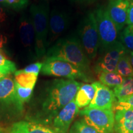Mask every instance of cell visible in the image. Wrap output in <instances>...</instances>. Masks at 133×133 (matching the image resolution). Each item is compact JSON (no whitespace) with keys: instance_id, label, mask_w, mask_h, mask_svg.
<instances>
[{"instance_id":"4","label":"cell","mask_w":133,"mask_h":133,"mask_svg":"<svg viewBox=\"0 0 133 133\" xmlns=\"http://www.w3.org/2000/svg\"><path fill=\"white\" fill-rule=\"evenodd\" d=\"M79 40L89 60L94 59L99 48V36L95 13L88 12L83 17L78 29Z\"/></svg>"},{"instance_id":"5","label":"cell","mask_w":133,"mask_h":133,"mask_svg":"<svg viewBox=\"0 0 133 133\" xmlns=\"http://www.w3.org/2000/svg\"><path fill=\"white\" fill-rule=\"evenodd\" d=\"M94 13L99 36V51L102 54L117 41L118 31L106 8H99Z\"/></svg>"},{"instance_id":"17","label":"cell","mask_w":133,"mask_h":133,"mask_svg":"<svg viewBox=\"0 0 133 133\" xmlns=\"http://www.w3.org/2000/svg\"><path fill=\"white\" fill-rule=\"evenodd\" d=\"M96 90L92 84H82L75 98L78 108L87 107L95 96Z\"/></svg>"},{"instance_id":"6","label":"cell","mask_w":133,"mask_h":133,"mask_svg":"<svg viewBox=\"0 0 133 133\" xmlns=\"http://www.w3.org/2000/svg\"><path fill=\"white\" fill-rule=\"evenodd\" d=\"M41 72L43 75L64 77L70 79H79L88 81V76L70 63L55 59H46L43 64Z\"/></svg>"},{"instance_id":"3","label":"cell","mask_w":133,"mask_h":133,"mask_svg":"<svg viewBox=\"0 0 133 133\" xmlns=\"http://www.w3.org/2000/svg\"><path fill=\"white\" fill-rule=\"evenodd\" d=\"M30 14L35 35V49L38 57H41L45 55L47 48L49 20V3L42 2L32 4L30 7Z\"/></svg>"},{"instance_id":"33","label":"cell","mask_w":133,"mask_h":133,"mask_svg":"<svg viewBox=\"0 0 133 133\" xmlns=\"http://www.w3.org/2000/svg\"><path fill=\"white\" fill-rule=\"evenodd\" d=\"M5 76H5L4 75H3L2 73L0 72V79H1L2 78H3L5 77Z\"/></svg>"},{"instance_id":"19","label":"cell","mask_w":133,"mask_h":133,"mask_svg":"<svg viewBox=\"0 0 133 133\" xmlns=\"http://www.w3.org/2000/svg\"><path fill=\"white\" fill-rule=\"evenodd\" d=\"M100 82L109 88H115L120 85L124 78L116 72L104 71L98 74Z\"/></svg>"},{"instance_id":"32","label":"cell","mask_w":133,"mask_h":133,"mask_svg":"<svg viewBox=\"0 0 133 133\" xmlns=\"http://www.w3.org/2000/svg\"><path fill=\"white\" fill-rule=\"evenodd\" d=\"M129 61H130V63L131 64V66H132L133 69V51H129Z\"/></svg>"},{"instance_id":"31","label":"cell","mask_w":133,"mask_h":133,"mask_svg":"<svg viewBox=\"0 0 133 133\" xmlns=\"http://www.w3.org/2000/svg\"><path fill=\"white\" fill-rule=\"evenodd\" d=\"M6 43H7V38H6V36L0 33V51L2 52L1 49L4 48V45L6 44Z\"/></svg>"},{"instance_id":"24","label":"cell","mask_w":133,"mask_h":133,"mask_svg":"<svg viewBox=\"0 0 133 133\" xmlns=\"http://www.w3.org/2000/svg\"><path fill=\"white\" fill-rule=\"evenodd\" d=\"M120 41L129 51H133V26L128 25L120 34Z\"/></svg>"},{"instance_id":"25","label":"cell","mask_w":133,"mask_h":133,"mask_svg":"<svg viewBox=\"0 0 133 133\" xmlns=\"http://www.w3.org/2000/svg\"><path fill=\"white\" fill-rule=\"evenodd\" d=\"M16 65L14 62L4 56V53L0 51V72L5 76L16 71Z\"/></svg>"},{"instance_id":"20","label":"cell","mask_w":133,"mask_h":133,"mask_svg":"<svg viewBox=\"0 0 133 133\" xmlns=\"http://www.w3.org/2000/svg\"><path fill=\"white\" fill-rule=\"evenodd\" d=\"M15 81L20 86L26 88L33 89L37 80L38 75L21 72L19 70L14 72Z\"/></svg>"},{"instance_id":"22","label":"cell","mask_w":133,"mask_h":133,"mask_svg":"<svg viewBox=\"0 0 133 133\" xmlns=\"http://www.w3.org/2000/svg\"><path fill=\"white\" fill-rule=\"evenodd\" d=\"M33 89L22 87L15 81V97L18 107L22 108L24 103L29 101L32 95Z\"/></svg>"},{"instance_id":"10","label":"cell","mask_w":133,"mask_h":133,"mask_svg":"<svg viewBox=\"0 0 133 133\" xmlns=\"http://www.w3.org/2000/svg\"><path fill=\"white\" fill-rule=\"evenodd\" d=\"M95 88V96L87 107L101 110H113L115 103L114 91L99 81L92 83Z\"/></svg>"},{"instance_id":"18","label":"cell","mask_w":133,"mask_h":133,"mask_svg":"<svg viewBox=\"0 0 133 133\" xmlns=\"http://www.w3.org/2000/svg\"><path fill=\"white\" fill-rule=\"evenodd\" d=\"M114 93L117 101L125 99L133 94V77L124 78L120 85L114 88Z\"/></svg>"},{"instance_id":"21","label":"cell","mask_w":133,"mask_h":133,"mask_svg":"<svg viewBox=\"0 0 133 133\" xmlns=\"http://www.w3.org/2000/svg\"><path fill=\"white\" fill-rule=\"evenodd\" d=\"M116 72L124 78L133 77V69L129 61V52L120 57L116 65Z\"/></svg>"},{"instance_id":"1","label":"cell","mask_w":133,"mask_h":133,"mask_svg":"<svg viewBox=\"0 0 133 133\" xmlns=\"http://www.w3.org/2000/svg\"><path fill=\"white\" fill-rule=\"evenodd\" d=\"M46 59H55L74 65L86 73L90 69V60L84 52L78 38L60 39L46 51Z\"/></svg>"},{"instance_id":"27","label":"cell","mask_w":133,"mask_h":133,"mask_svg":"<svg viewBox=\"0 0 133 133\" xmlns=\"http://www.w3.org/2000/svg\"><path fill=\"white\" fill-rule=\"evenodd\" d=\"M133 109V94L125 99L117 101L114 103L113 110Z\"/></svg>"},{"instance_id":"12","label":"cell","mask_w":133,"mask_h":133,"mask_svg":"<svg viewBox=\"0 0 133 133\" xmlns=\"http://www.w3.org/2000/svg\"><path fill=\"white\" fill-rule=\"evenodd\" d=\"M129 6V0H110L106 8L118 31L122 30L126 24Z\"/></svg>"},{"instance_id":"7","label":"cell","mask_w":133,"mask_h":133,"mask_svg":"<svg viewBox=\"0 0 133 133\" xmlns=\"http://www.w3.org/2000/svg\"><path fill=\"white\" fill-rule=\"evenodd\" d=\"M83 119L100 133H113L115 115L113 110H101L85 107L79 112Z\"/></svg>"},{"instance_id":"11","label":"cell","mask_w":133,"mask_h":133,"mask_svg":"<svg viewBox=\"0 0 133 133\" xmlns=\"http://www.w3.org/2000/svg\"><path fill=\"white\" fill-rule=\"evenodd\" d=\"M78 113L79 108L74 99L62 108L55 116L53 121L54 131L57 133H66Z\"/></svg>"},{"instance_id":"15","label":"cell","mask_w":133,"mask_h":133,"mask_svg":"<svg viewBox=\"0 0 133 133\" xmlns=\"http://www.w3.org/2000/svg\"><path fill=\"white\" fill-rule=\"evenodd\" d=\"M11 133H57L54 130L35 123L21 121L11 127Z\"/></svg>"},{"instance_id":"29","label":"cell","mask_w":133,"mask_h":133,"mask_svg":"<svg viewBox=\"0 0 133 133\" xmlns=\"http://www.w3.org/2000/svg\"><path fill=\"white\" fill-rule=\"evenodd\" d=\"M7 13L4 7L0 4V29H2L3 26H4V24L7 21Z\"/></svg>"},{"instance_id":"9","label":"cell","mask_w":133,"mask_h":133,"mask_svg":"<svg viewBox=\"0 0 133 133\" xmlns=\"http://www.w3.org/2000/svg\"><path fill=\"white\" fill-rule=\"evenodd\" d=\"M70 23V17L68 13L57 9L51 11L49 20L47 48L56 38L59 37L69 28Z\"/></svg>"},{"instance_id":"8","label":"cell","mask_w":133,"mask_h":133,"mask_svg":"<svg viewBox=\"0 0 133 133\" xmlns=\"http://www.w3.org/2000/svg\"><path fill=\"white\" fill-rule=\"evenodd\" d=\"M129 50L121 41H117L112 46L102 53L94 66L96 73L99 74L104 71L116 72V68L122 56L129 52Z\"/></svg>"},{"instance_id":"28","label":"cell","mask_w":133,"mask_h":133,"mask_svg":"<svg viewBox=\"0 0 133 133\" xmlns=\"http://www.w3.org/2000/svg\"><path fill=\"white\" fill-rule=\"evenodd\" d=\"M43 63H39L36 62L35 64H32L26 66L24 69L20 70H19L21 72L24 73H29V74H34L36 75H38L39 74V71L41 70V68L43 66Z\"/></svg>"},{"instance_id":"23","label":"cell","mask_w":133,"mask_h":133,"mask_svg":"<svg viewBox=\"0 0 133 133\" xmlns=\"http://www.w3.org/2000/svg\"><path fill=\"white\" fill-rule=\"evenodd\" d=\"M70 133H100L95 128L89 125L82 118L76 121L71 126Z\"/></svg>"},{"instance_id":"14","label":"cell","mask_w":133,"mask_h":133,"mask_svg":"<svg viewBox=\"0 0 133 133\" xmlns=\"http://www.w3.org/2000/svg\"><path fill=\"white\" fill-rule=\"evenodd\" d=\"M19 32L23 45L26 48L31 47L35 41V35L31 17L25 15L22 16L20 19Z\"/></svg>"},{"instance_id":"26","label":"cell","mask_w":133,"mask_h":133,"mask_svg":"<svg viewBox=\"0 0 133 133\" xmlns=\"http://www.w3.org/2000/svg\"><path fill=\"white\" fill-rule=\"evenodd\" d=\"M0 4L4 7L19 11L26 7L29 0H0Z\"/></svg>"},{"instance_id":"13","label":"cell","mask_w":133,"mask_h":133,"mask_svg":"<svg viewBox=\"0 0 133 133\" xmlns=\"http://www.w3.org/2000/svg\"><path fill=\"white\" fill-rule=\"evenodd\" d=\"M114 131L115 133H133V109L116 111Z\"/></svg>"},{"instance_id":"16","label":"cell","mask_w":133,"mask_h":133,"mask_svg":"<svg viewBox=\"0 0 133 133\" xmlns=\"http://www.w3.org/2000/svg\"><path fill=\"white\" fill-rule=\"evenodd\" d=\"M0 102L13 103L17 106L15 97V81L9 76L0 79Z\"/></svg>"},{"instance_id":"34","label":"cell","mask_w":133,"mask_h":133,"mask_svg":"<svg viewBox=\"0 0 133 133\" xmlns=\"http://www.w3.org/2000/svg\"><path fill=\"white\" fill-rule=\"evenodd\" d=\"M0 133H3V132H2V131H1V128H0Z\"/></svg>"},{"instance_id":"30","label":"cell","mask_w":133,"mask_h":133,"mask_svg":"<svg viewBox=\"0 0 133 133\" xmlns=\"http://www.w3.org/2000/svg\"><path fill=\"white\" fill-rule=\"evenodd\" d=\"M126 24L129 26H133V0H131L129 1Z\"/></svg>"},{"instance_id":"2","label":"cell","mask_w":133,"mask_h":133,"mask_svg":"<svg viewBox=\"0 0 133 133\" xmlns=\"http://www.w3.org/2000/svg\"><path fill=\"white\" fill-rule=\"evenodd\" d=\"M81 84L75 79L54 80L49 86L43 102L44 112L51 116H56L62 108L75 99Z\"/></svg>"}]
</instances>
